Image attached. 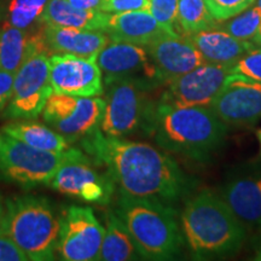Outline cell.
<instances>
[{
	"mask_svg": "<svg viewBox=\"0 0 261 261\" xmlns=\"http://www.w3.org/2000/svg\"><path fill=\"white\" fill-rule=\"evenodd\" d=\"M104 32L110 40L145 47L165 35H171L146 10L110 15Z\"/></svg>",
	"mask_w": 261,
	"mask_h": 261,
	"instance_id": "obj_19",
	"label": "cell"
},
{
	"mask_svg": "<svg viewBox=\"0 0 261 261\" xmlns=\"http://www.w3.org/2000/svg\"><path fill=\"white\" fill-rule=\"evenodd\" d=\"M177 22L187 35L218 27L205 0H179Z\"/></svg>",
	"mask_w": 261,
	"mask_h": 261,
	"instance_id": "obj_25",
	"label": "cell"
},
{
	"mask_svg": "<svg viewBox=\"0 0 261 261\" xmlns=\"http://www.w3.org/2000/svg\"><path fill=\"white\" fill-rule=\"evenodd\" d=\"M219 196L244 227L261 230V165L234 173L221 187Z\"/></svg>",
	"mask_w": 261,
	"mask_h": 261,
	"instance_id": "obj_16",
	"label": "cell"
},
{
	"mask_svg": "<svg viewBox=\"0 0 261 261\" xmlns=\"http://www.w3.org/2000/svg\"><path fill=\"white\" fill-rule=\"evenodd\" d=\"M74 8L81 10H99L102 11L104 0H67Z\"/></svg>",
	"mask_w": 261,
	"mask_h": 261,
	"instance_id": "obj_34",
	"label": "cell"
},
{
	"mask_svg": "<svg viewBox=\"0 0 261 261\" xmlns=\"http://www.w3.org/2000/svg\"><path fill=\"white\" fill-rule=\"evenodd\" d=\"M256 137H257V140H259V144H260V152H261V128H260L259 130H257Z\"/></svg>",
	"mask_w": 261,
	"mask_h": 261,
	"instance_id": "obj_38",
	"label": "cell"
},
{
	"mask_svg": "<svg viewBox=\"0 0 261 261\" xmlns=\"http://www.w3.org/2000/svg\"><path fill=\"white\" fill-rule=\"evenodd\" d=\"M41 35L47 50L80 57H97L102 48L110 41V38L103 31L56 25H45Z\"/></svg>",
	"mask_w": 261,
	"mask_h": 261,
	"instance_id": "obj_18",
	"label": "cell"
},
{
	"mask_svg": "<svg viewBox=\"0 0 261 261\" xmlns=\"http://www.w3.org/2000/svg\"><path fill=\"white\" fill-rule=\"evenodd\" d=\"M227 130L228 126L208 106L174 107L158 102L150 133L167 152L203 162L221 148Z\"/></svg>",
	"mask_w": 261,
	"mask_h": 261,
	"instance_id": "obj_2",
	"label": "cell"
},
{
	"mask_svg": "<svg viewBox=\"0 0 261 261\" xmlns=\"http://www.w3.org/2000/svg\"><path fill=\"white\" fill-rule=\"evenodd\" d=\"M104 108L106 100L99 96L79 97L54 92L41 116L46 125L71 143L99 129Z\"/></svg>",
	"mask_w": 261,
	"mask_h": 261,
	"instance_id": "obj_9",
	"label": "cell"
},
{
	"mask_svg": "<svg viewBox=\"0 0 261 261\" xmlns=\"http://www.w3.org/2000/svg\"><path fill=\"white\" fill-rule=\"evenodd\" d=\"M208 107L227 126L253 125L261 119V83L231 73Z\"/></svg>",
	"mask_w": 261,
	"mask_h": 261,
	"instance_id": "obj_13",
	"label": "cell"
},
{
	"mask_svg": "<svg viewBox=\"0 0 261 261\" xmlns=\"http://www.w3.org/2000/svg\"><path fill=\"white\" fill-rule=\"evenodd\" d=\"M76 150L69 148L63 152H55L35 149L3 133L0 178L25 188L48 185L61 166L73 158Z\"/></svg>",
	"mask_w": 261,
	"mask_h": 261,
	"instance_id": "obj_7",
	"label": "cell"
},
{
	"mask_svg": "<svg viewBox=\"0 0 261 261\" xmlns=\"http://www.w3.org/2000/svg\"><path fill=\"white\" fill-rule=\"evenodd\" d=\"M261 22V9L256 5L249 6L247 10L233 17L228 18L226 23L223 25L218 24L217 28L223 29L232 37L241 40H250L256 34L257 28Z\"/></svg>",
	"mask_w": 261,
	"mask_h": 261,
	"instance_id": "obj_27",
	"label": "cell"
},
{
	"mask_svg": "<svg viewBox=\"0 0 261 261\" xmlns=\"http://www.w3.org/2000/svg\"><path fill=\"white\" fill-rule=\"evenodd\" d=\"M50 83L56 93L98 97L104 92L103 74L96 57L54 55L50 57Z\"/></svg>",
	"mask_w": 261,
	"mask_h": 261,
	"instance_id": "obj_15",
	"label": "cell"
},
{
	"mask_svg": "<svg viewBox=\"0 0 261 261\" xmlns=\"http://www.w3.org/2000/svg\"><path fill=\"white\" fill-rule=\"evenodd\" d=\"M2 132L35 149L63 152L70 148L69 142L57 130L50 126L31 122L28 120H18V122L8 123L3 127Z\"/></svg>",
	"mask_w": 261,
	"mask_h": 261,
	"instance_id": "obj_23",
	"label": "cell"
},
{
	"mask_svg": "<svg viewBox=\"0 0 261 261\" xmlns=\"http://www.w3.org/2000/svg\"><path fill=\"white\" fill-rule=\"evenodd\" d=\"M146 50L163 83L207 63L195 45L180 35H165L148 45Z\"/></svg>",
	"mask_w": 261,
	"mask_h": 261,
	"instance_id": "obj_17",
	"label": "cell"
},
{
	"mask_svg": "<svg viewBox=\"0 0 261 261\" xmlns=\"http://www.w3.org/2000/svg\"><path fill=\"white\" fill-rule=\"evenodd\" d=\"M230 74L231 68L204 63L169 81L159 102L174 107L210 106Z\"/></svg>",
	"mask_w": 261,
	"mask_h": 261,
	"instance_id": "obj_14",
	"label": "cell"
},
{
	"mask_svg": "<svg viewBox=\"0 0 261 261\" xmlns=\"http://www.w3.org/2000/svg\"><path fill=\"white\" fill-rule=\"evenodd\" d=\"M110 14L99 10L74 8L67 0H48L40 21L45 25L106 31Z\"/></svg>",
	"mask_w": 261,
	"mask_h": 261,
	"instance_id": "obj_21",
	"label": "cell"
},
{
	"mask_svg": "<svg viewBox=\"0 0 261 261\" xmlns=\"http://www.w3.org/2000/svg\"><path fill=\"white\" fill-rule=\"evenodd\" d=\"M2 144H3V133H0V149H2Z\"/></svg>",
	"mask_w": 261,
	"mask_h": 261,
	"instance_id": "obj_40",
	"label": "cell"
},
{
	"mask_svg": "<svg viewBox=\"0 0 261 261\" xmlns=\"http://www.w3.org/2000/svg\"><path fill=\"white\" fill-rule=\"evenodd\" d=\"M116 214L128 230L139 256L168 260L180 252L184 236L173 205L120 192Z\"/></svg>",
	"mask_w": 261,
	"mask_h": 261,
	"instance_id": "obj_4",
	"label": "cell"
},
{
	"mask_svg": "<svg viewBox=\"0 0 261 261\" xmlns=\"http://www.w3.org/2000/svg\"><path fill=\"white\" fill-rule=\"evenodd\" d=\"M179 0H149L148 11L171 35H179L175 32L178 17Z\"/></svg>",
	"mask_w": 261,
	"mask_h": 261,
	"instance_id": "obj_28",
	"label": "cell"
},
{
	"mask_svg": "<svg viewBox=\"0 0 261 261\" xmlns=\"http://www.w3.org/2000/svg\"><path fill=\"white\" fill-rule=\"evenodd\" d=\"M15 74L0 69V112L5 109L12 96Z\"/></svg>",
	"mask_w": 261,
	"mask_h": 261,
	"instance_id": "obj_33",
	"label": "cell"
},
{
	"mask_svg": "<svg viewBox=\"0 0 261 261\" xmlns=\"http://www.w3.org/2000/svg\"><path fill=\"white\" fill-rule=\"evenodd\" d=\"M254 5H256L257 8L261 9V0H255V3H254Z\"/></svg>",
	"mask_w": 261,
	"mask_h": 261,
	"instance_id": "obj_39",
	"label": "cell"
},
{
	"mask_svg": "<svg viewBox=\"0 0 261 261\" xmlns=\"http://www.w3.org/2000/svg\"><path fill=\"white\" fill-rule=\"evenodd\" d=\"M104 231L92 208L69 205L60 215L56 255L64 261L98 260Z\"/></svg>",
	"mask_w": 261,
	"mask_h": 261,
	"instance_id": "obj_10",
	"label": "cell"
},
{
	"mask_svg": "<svg viewBox=\"0 0 261 261\" xmlns=\"http://www.w3.org/2000/svg\"><path fill=\"white\" fill-rule=\"evenodd\" d=\"M254 260H259V261H261V243H260V246L257 247L256 253H255V257H254Z\"/></svg>",
	"mask_w": 261,
	"mask_h": 261,
	"instance_id": "obj_37",
	"label": "cell"
},
{
	"mask_svg": "<svg viewBox=\"0 0 261 261\" xmlns=\"http://www.w3.org/2000/svg\"><path fill=\"white\" fill-rule=\"evenodd\" d=\"M28 257L22 252L0 225V261H27Z\"/></svg>",
	"mask_w": 261,
	"mask_h": 261,
	"instance_id": "obj_32",
	"label": "cell"
},
{
	"mask_svg": "<svg viewBox=\"0 0 261 261\" xmlns=\"http://www.w3.org/2000/svg\"><path fill=\"white\" fill-rule=\"evenodd\" d=\"M106 86L100 132L116 138H125L138 130L151 132L156 110V104L148 96L151 87L130 80L112 81Z\"/></svg>",
	"mask_w": 261,
	"mask_h": 261,
	"instance_id": "obj_6",
	"label": "cell"
},
{
	"mask_svg": "<svg viewBox=\"0 0 261 261\" xmlns=\"http://www.w3.org/2000/svg\"><path fill=\"white\" fill-rule=\"evenodd\" d=\"M92 160L77 149L73 158L61 166L48 185L61 194L81 201L108 204L115 191V182L109 173L97 171Z\"/></svg>",
	"mask_w": 261,
	"mask_h": 261,
	"instance_id": "obj_11",
	"label": "cell"
},
{
	"mask_svg": "<svg viewBox=\"0 0 261 261\" xmlns=\"http://www.w3.org/2000/svg\"><path fill=\"white\" fill-rule=\"evenodd\" d=\"M231 73L243 74L261 83V48H253L231 68Z\"/></svg>",
	"mask_w": 261,
	"mask_h": 261,
	"instance_id": "obj_30",
	"label": "cell"
},
{
	"mask_svg": "<svg viewBox=\"0 0 261 261\" xmlns=\"http://www.w3.org/2000/svg\"><path fill=\"white\" fill-rule=\"evenodd\" d=\"M103 83L130 80L155 89L163 84L145 46L110 40L96 57Z\"/></svg>",
	"mask_w": 261,
	"mask_h": 261,
	"instance_id": "obj_12",
	"label": "cell"
},
{
	"mask_svg": "<svg viewBox=\"0 0 261 261\" xmlns=\"http://www.w3.org/2000/svg\"><path fill=\"white\" fill-rule=\"evenodd\" d=\"M52 93L47 48H39L29 55L15 74L12 96L4 116L11 120L37 119Z\"/></svg>",
	"mask_w": 261,
	"mask_h": 261,
	"instance_id": "obj_8",
	"label": "cell"
},
{
	"mask_svg": "<svg viewBox=\"0 0 261 261\" xmlns=\"http://www.w3.org/2000/svg\"><path fill=\"white\" fill-rule=\"evenodd\" d=\"M47 48L42 35H28L27 31L5 23L0 28V69L17 73L29 55Z\"/></svg>",
	"mask_w": 261,
	"mask_h": 261,
	"instance_id": "obj_22",
	"label": "cell"
},
{
	"mask_svg": "<svg viewBox=\"0 0 261 261\" xmlns=\"http://www.w3.org/2000/svg\"><path fill=\"white\" fill-rule=\"evenodd\" d=\"M2 228L31 261L56 256L60 217L45 197L14 196L5 201Z\"/></svg>",
	"mask_w": 261,
	"mask_h": 261,
	"instance_id": "obj_5",
	"label": "cell"
},
{
	"mask_svg": "<svg viewBox=\"0 0 261 261\" xmlns=\"http://www.w3.org/2000/svg\"><path fill=\"white\" fill-rule=\"evenodd\" d=\"M138 250L123 221L116 213H108L98 260L127 261L138 259Z\"/></svg>",
	"mask_w": 261,
	"mask_h": 261,
	"instance_id": "obj_24",
	"label": "cell"
},
{
	"mask_svg": "<svg viewBox=\"0 0 261 261\" xmlns=\"http://www.w3.org/2000/svg\"><path fill=\"white\" fill-rule=\"evenodd\" d=\"M48 0H11L6 14V23L19 29H27L40 21Z\"/></svg>",
	"mask_w": 261,
	"mask_h": 261,
	"instance_id": "obj_26",
	"label": "cell"
},
{
	"mask_svg": "<svg viewBox=\"0 0 261 261\" xmlns=\"http://www.w3.org/2000/svg\"><path fill=\"white\" fill-rule=\"evenodd\" d=\"M188 39L201 52L207 63L228 68H232L244 55L255 48L250 40H241L219 28L188 35Z\"/></svg>",
	"mask_w": 261,
	"mask_h": 261,
	"instance_id": "obj_20",
	"label": "cell"
},
{
	"mask_svg": "<svg viewBox=\"0 0 261 261\" xmlns=\"http://www.w3.org/2000/svg\"><path fill=\"white\" fill-rule=\"evenodd\" d=\"M180 227L184 242L197 260L236 253L247 234V228L223 198L208 190L185 202Z\"/></svg>",
	"mask_w": 261,
	"mask_h": 261,
	"instance_id": "obj_3",
	"label": "cell"
},
{
	"mask_svg": "<svg viewBox=\"0 0 261 261\" xmlns=\"http://www.w3.org/2000/svg\"><path fill=\"white\" fill-rule=\"evenodd\" d=\"M255 0H205L212 16L218 22L227 21L252 6Z\"/></svg>",
	"mask_w": 261,
	"mask_h": 261,
	"instance_id": "obj_29",
	"label": "cell"
},
{
	"mask_svg": "<svg viewBox=\"0 0 261 261\" xmlns=\"http://www.w3.org/2000/svg\"><path fill=\"white\" fill-rule=\"evenodd\" d=\"M85 150L103 163L121 194L173 205L189 195L192 182L167 151L146 143L103 135L85 137Z\"/></svg>",
	"mask_w": 261,
	"mask_h": 261,
	"instance_id": "obj_1",
	"label": "cell"
},
{
	"mask_svg": "<svg viewBox=\"0 0 261 261\" xmlns=\"http://www.w3.org/2000/svg\"><path fill=\"white\" fill-rule=\"evenodd\" d=\"M3 215H4V202H3L2 197H0V225H2Z\"/></svg>",
	"mask_w": 261,
	"mask_h": 261,
	"instance_id": "obj_36",
	"label": "cell"
},
{
	"mask_svg": "<svg viewBox=\"0 0 261 261\" xmlns=\"http://www.w3.org/2000/svg\"><path fill=\"white\" fill-rule=\"evenodd\" d=\"M252 42L255 45V47L261 48V22L259 24V28H257L256 34L254 35V38L252 39Z\"/></svg>",
	"mask_w": 261,
	"mask_h": 261,
	"instance_id": "obj_35",
	"label": "cell"
},
{
	"mask_svg": "<svg viewBox=\"0 0 261 261\" xmlns=\"http://www.w3.org/2000/svg\"><path fill=\"white\" fill-rule=\"evenodd\" d=\"M149 9V0H104L102 11L107 14H122V12L139 11Z\"/></svg>",
	"mask_w": 261,
	"mask_h": 261,
	"instance_id": "obj_31",
	"label": "cell"
}]
</instances>
